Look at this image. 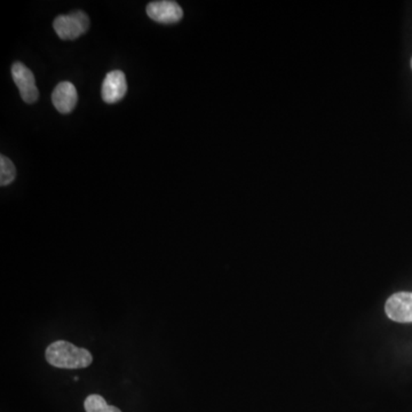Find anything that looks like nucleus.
<instances>
[{"instance_id":"obj_1","label":"nucleus","mask_w":412,"mask_h":412,"mask_svg":"<svg viewBox=\"0 0 412 412\" xmlns=\"http://www.w3.org/2000/svg\"><path fill=\"white\" fill-rule=\"evenodd\" d=\"M50 365L60 369H83L92 364L93 357L85 348H80L64 340L50 343L45 353Z\"/></svg>"},{"instance_id":"obj_2","label":"nucleus","mask_w":412,"mask_h":412,"mask_svg":"<svg viewBox=\"0 0 412 412\" xmlns=\"http://www.w3.org/2000/svg\"><path fill=\"white\" fill-rule=\"evenodd\" d=\"M53 28L63 41H75L84 35L90 28V19L82 10H76L66 15L57 16Z\"/></svg>"},{"instance_id":"obj_3","label":"nucleus","mask_w":412,"mask_h":412,"mask_svg":"<svg viewBox=\"0 0 412 412\" xmlns=\"http://www.w3.org/2000/svg\"><path fill=\"white\" fill-rule=\"evenodd\" d=\"M12 76L22 100L29 104H35L39 97V92L31 70L23 63L15 62L12 66Z\"/></svg>"},{"instance_id":"obj_4","label":"nucleus","mask_w":412,"mask_h":412,"mask_svg":"<svg viewBox=\"0 0 412 412\" xmlns=\"http://www.w3.org/2000/svg\"><path fill=\"white\" fill-rule=\"evenodd\" d=\"M147 14L151 20L163 24H173L183 19V10L179 3L172 0L152 1L147 6Z\"/></svg>"},{"instance_id":"obj_5","label":"nucleus","mask_w":412,"mask_h":412,"mask_svg":"<svg viewBox=\"0 0 412 412\" xmlns=\"http://www.w3.org/2000/svg\"><path fill=\"white\" fill-rule=\"evenodd\" d=\"M390 320L400 323L412 322V292H399L390 297L385 307Z\"/></svg>"},{"instance_id":"obj_6","label":"nucleus","mask_w":412,"mask_h":412,"mask_svg":"<svg viewBox=\"0 0 412 412\" xmlns=\"http://www.w3.org/2000/svg\"><path fill=\"white\" fill-rule=\"evenodd\" d=\"M127 92L125 73L120 70H113L108 73L102 83V99L106 104H113L120 102Z\"/></svg>"},{"instance_id":"obj_7","label":"nucleus","mask_w":412,"mask_h":412,"mask_svg":"<svg viewBox=\"0 0 412 412\" xmlns=\"http://www.w3.org/2000/svg\"><path fill=\"white\" fill-rule=\"evenodd\" d=\"M54 107L61 113H69L75 109L78 94L73 83L62 82L54 88L52 94Z\"/></svg>"},{"instance_id":"obj_8","label":"nucleus","mask_w":412,"mask_h":412,"mask_svg":"<svg viewBox=\"0 0 412 412\" xmlns=\"http://www.w3.org/2000/svg\"><path fill=\"white\" fill-rule=\"evenodd\" d=\"M86 412H122L116 406H109L104 397L98 394H92L84 403Z\"/></svg>"},{"instance_id":"obj_9","label":"nucleus","mask_w":412,"mask_h":412,"mask_svg":"<svg viewBox=\"0 0 412 412\" xmlns=\"http://www.w3.org/2000/svg\"><path fill=\"white\" fill-rule=\"evenodd\" d=\"M16 171L14 164L10 158L1 155L0 156V185L8 186L15 180Z\"/></svg>"},{"instance_id":"obj_10","label":"nucleus","mask_w":412,"mask_h":412,"mask_svg":"<svg viewBox=\"0 0 412 412\" xmlns=\"http://www.w3.org/2000/svg\"><path fill=\"white\" fill-rule=\"evenodd\" d=\"M411 68H412V59H411Z\"/></svg>"}]
</instances>
